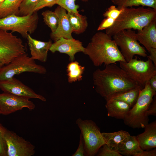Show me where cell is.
Masks as SVG:
<instances>
[{
	"label": "cell",
	"instance_id": "cell-1",
	"mask_svg": "<svg viewBox=\"0 0 156 156\" xmlns=\"http://www.w3.org/2000/svg\"><path fill=\"white\" fill-rule=\"evenodd\" d=\"M105 66L104 69L98 68L93 74L95 90L105 100L116 93L141 86L116 64Z\"/></svg>",
	"mask_w": 156,
	"mask_h": 156
},
{
	"label": "cell",
	"instance_id": "cell-2",
	"mask_svg": "<svg viewBox=\"0 0 156 156\" xmlns=\"http://www.w3.org/2000/svg\"><path fill=\"white\" fill-rule=\"evenodd\" d=\"M83 53L89 56L96 67L126 62L112 36L101 31L92 36Z\"/></svg>",
	"mask_w": 156,
	"mask_h": 156
},
{
	"label": "cell",
	"instance_id": "cell-3",
	"mask_svg": "<svg viewBox=\"0 0 156 156\" xmlns=\"http://www.w3.org/2000/svg\"><path fill=\"white\" fill-rule=\"evenodd\" d=\"M155 20L156 9L144 6L124 8L105 33L112 36L124 30H141Z\"/></svg>",
	"mask_w": 156,
	"mask_h": 156
},
{
	"label": "cell",
	"instance_id": "cell-4",
	"mask_svg": "<svg viewBox=\"0 0 156 156\" xmlns=\"http://www.w3.org/2000/svg\"><path fill=\"white\" fill-rule=\"evenodd\" d=\"M156 92L151 89L148 81L140 91L136 103L123 120L124 124L133 129L144 128L148 123L147 111Z\"/></svg>",
	"mask_w": 156,
	"mask_h": 156
},
{
	"label": "cell",
	"instance_id": "cell-5",
	"mask_svg": "<svg viewBox=\"0 0 156 156\" xmlns=\"http://www.w3.org/2000/svg\"><path fill=\"white\" fill-rule=\"evenodd\" d=\"M47 72L45 67L37 64L35 60L25 53L2 67L0 69V81L9 79L25 72L44 74Z\"/></svg>",
	"mask_w": 156,
	"mask_h": 156
},
{
	"label": "cell",
	"instance_id": "cell-6",
	"mask_svg": "<svg viewBox=\"0 0 156 156\" xmlns=\"http://www.w3.org/2000/svg\"><path fill=\"white\" fill-rule=\"evenodd\" d=\"M38 20L37 12L24 16L10 15L0 18V30L17 32L27 38L29 33L32 34L36 30Z\"/></svg>",
	"mask_w": 156,
	"mask_h": 156
},
{
	"label": "cell",
	"instance_id": "cell-7",
	"mask_svg": "<svg viewBox=\"0 0 156 156\" xmlns=\"http://www.w3.org/2000/svg\"><path fill=\"white\" fill-rule=\"evenodd\" d=\"M76 123L80 129L84 143L86 156H94L105 144L100 129L96 124L91 120L77 119Z\"/></svg>",
	"mask_w": 156,
	"mask_h": 156
},
{
	"label": "cell",
	"instance_id": "cell-8",
	"mask_svg": "<svg viewBox=\"0 0 156 156\" xmlns=\"http://www.w3.org/2000/svg\"><path fill=\"white\" fill-rule=\"evenodd\" d=\"M120 67L133 80L144 87L146 83L156 75V66L151 60L144 61L138 60L137 57L128 62L120 61Z\"/></svg>",
	"mask_w": 156,
	"mask_h": 156
},
{
	"label": "cell",
	"instance_id": "cell-9",
	"mask_svg": "<svg viewBox=\"0 0 156 156\" xmlns=\"http://www.w3.org/2000/svg\"><path fill=\"white\" fill-rule=\"evenodd\" d=\"M113 39L126 62H128L135 55L143 57L147 56L145 48L137 40L136 33L132 29L124 30L113 36Z\"/></svg>",
	"mask_w": 156,
	"mask_h": 156
},
{
	"label": "cell",
	"instance_id": "cell-10",
	"mask_svg": "<svg viewBox=\"0 0 156 156\" xmlns=\"http://www.w3.org/2000/svg\"><path fill=\"white\" fill-rule=\"evenodd\" d=\"M0 129L7 148V156H32L35 147L29 141L0 124Z\"/></svg>",
	"mask_w": 156,
	"mask_h": 156
},
{
	"label": "cell",
	"instance_id": "cell-11",
	"mask_svg": "<svg viewBox=\"0 0 156 156\" xmlns=\"http://www.w3.org/2000/svg\"><path fill=\"white\" fill-rule=\"evenodd\" d=\"M35 105L29 99L7 92L0 94V114L8 115L24 108L33 110Z\"/></svg>",
	"mask_w": 156,
	"mask_h": 156
},
{
	"label": "cell",
	"instance_id": "cell-12",
	"mask_svg": "<svg viewBox=\"0 0 156 156\" xmlns=\"http://www.w3.org/2000/svg\"><path fill=\"white\" fill-rule=\"evenodd\" d=\"M0 89L4 92L29 99H37L44 102L46 101L43 96L37 94L32 89L14 77L0 81Z\"/></svg>",
	"mask_w": 156,
	"mask_h": 156
},
{
	"label": "cell",
	"instance_id": "cell-13",
	"mask_svg": "<svg viewBox=\"0 0 156 156\" xmlns=\"http://www.w3.org/2000/svg\"><path fill=\"white\" fill-rule=\"evenodd\" d=\"M85 47L81 42L79 40L72 38H61L52 43L49 51L52 53L58 51L67 54L71 61L75 59V55L77 53H83Z\"/></svg>",
	"mask_w": 156,
	"mask_h": 156
},
{
	"label": "cell",
	"instance_id": "cell-14",
	"mask_svg": "<svg viewBox=\"0 0 156 156\" xmlns=\"http://www.w3.org/2000/svg\"><path fill=\"white\" fill-rule=\"evenodd\" d=\"M54 11L58 16V23L56 30L50 34L51 39L55 42L61 38H73L72 35L73 31L66 10L59 5Z\"/></svg>",
	"mask_w": 156,
	"mask_h": 156
},
{
	"label": "cell",
	"instance_id": "cell-15",
	"mask_svg": "<svg viewBox=\"0 0 156 156\" xmlns=\"http://www.w3.org/2000/svg\"><path fill=\"white\" fill-rule=\"evenodd\" d=\"M27 39L30 52L31 58L42 62H46L47 60L48 52L52 44L51 41L43 42L32 38L29 34Z\"/></svg>",
	"mask_w": 156,
	"mask_h": 156
},
{
	"label": "cell",
	"instance_id": "cell-16",
	"mask_svg": "<svg viewBox=\"0 0 156 156\" xmlns=\"http://www.w3.org/2000/svg\"><path fill=\"white\" fill-rule=\"evenodd\" d=\"M136 34L138 41L148 52L152 48H156V20L138 30Z\"/></svg>",
	"mask_w": 156,
	"mask_h": 156
},
{
	"label": "cell",
	"instance_id": "cell-17",
	"mask_svg": "<svg viewBox=\"0 0 156 156\" xmlns=\"http://www.w3.org/2000/svg\"><path fill=\"white\" fill-rule=\"evenodd\" d=\"M144 131L136 136L143 150L156 148V121L148 123L144 127Z\"/></svg>",
	"mask_w": 156,
	"mask_h": 156
},
{
	"label": "cell",
	"instance_id": "cell-18",
	"mask_svg": "<svg viewBox=\"0 0 156 156\" xmlns=\"http://www.w3.org/2000/svg\"><path fill=\"white\" fill-rule=\"evenodd\" d=\"M106 101L105 106L109 117L124 120L131 108L127 103L121 101L110 99Z\"/></svg>",
	"mask_w": 156,
	"mask_h": 156
},
{
	"label": "cell",
	"instance_id": "cell-19",
	"mask_svg": "<svg viewBox=\"0 0 156 156\" xmlns=\"http://www.w3.org/2000/svg\"><path fill=\"white\" fill-rule=\"evenodd\" d=\"M105 144L112 150L117 151L130 135L128 132L120 130L112 133H102Z\"/></svg>",
	"mask_w": 156,
	"mask_h": 156
},
{
	"label": "cell",
	"instance_id": "cell-20",
	"mask_svg": "<svg viewBox=\"0 0 156 156\" xmlns=\"http://www.w3.org/2000/svg\"><path fill=\"white\" fill-rule=\"evenodd\" d=\"M14 43L12 35L8 31L0 30V61L4 63L14 49Z\"/></svg>",
	"mask_w": 156,
	"mask_h": 156
},
{
	"label": "cell",
	"instance_id": "cell-21",
	"mask_svg": "<svg viewBox=\"0 0 156 156\" xmlns=\"http://www.w3.org/2000/svg\"><path fill=\"white\" fill-rule=\"evenodd\" d=\"M143 151L140 147L136 137L130 135L117 152L122 155L141 156Z\"/></svg>",
	"mask_w": 156,
	"mask_h": 156
},
{
	"label": "cell",
	"instance_id": "cell-22",
	"mask_svg": "<svg viewBox=\"0 0 156 156\" xmlns=\"http://www.w3.org/2000/svg\"><path fill=\"white\" fill-rule=\"evenodd\" d=\"M143 86H139L126 91L116 93L110 97L106 101L114 99L124 101L127 103L131 108L136 103L140 90Z\"/></svg>",
	"mask_w": 156,
	"mask_h": 156
},
{
	"label": "cell",
	"instance_id": "cell-23",
	"mask_svg": "<svg viewBox=\"0 0 156 156\" xmlns=\"http://www.w3.org/2000/svg\"><path fill=\"white\" fill-rule=\"evenodd\" d=\"M67 15L73 32L79 34L86 30L88 23L86 16L73 12H68Z\"/></svg>",
	"mask_w": 156,
	"mask_h": 156
},
{
	"label": "cell",
	"instance_id": "cell-24",
	"mask_svg": "<svg viewBox=\"0 0 156 156\" xmlns=\"http://www.w3.org/2000/svg\"><path fill=\"white\" fill-rule=\"evenodd\" d=\"M119 9L133 6H146L156 10V0H111Z\"/></svg>",
	"mask_w": 156,
	"mask_h": 156
},
{
	"label": "cell",
	"instance_id": "cell-25",
	"mask_svg": "<svg viewBox=\"0 0 156 156\" xmlns=\"http://www.w3.org/2000/svg\"><path fill=\"white\" fill-rule=\"evenodd\" d=\"M85 70V67L81 65L77 61H71L66 67L68 82L71 83L81 81L82 79V74Z\"/></svg>",
	"mask_w": 156,
	"mask_h": 156
},
{
	"label": "cell",
	"instance_id": "cell-26",
	"mask_svg": "<svg viewBox=\"0 0 156 156\" xmlns=\"http://www.w3.org/2000/svg\"><path fill=\"white\" fill-rule=\"evenodd\" d=\"M22 0H5L0 5V18L12 14L19 15Z\"/></svg>",
	"mask_w": 156,
	"mask_h": 156
},
{
	"label": "cell",
	"instance_id": "cell-27",
	"mask_svg": "<svg viewBox=\"0 0 156 156\" xmlns=\"http://www.w3.org/2000/svg\"><path fill=\"white\" fill-rule=\"evenodd\" d=\"M42 15L45 23L50 28L51 32H55L57 28L58 23V18L55 12L47 10L42 12Z\"/></svg>",
	"mask_w": 156,
	"mask_h": 156
},
{
	"label": "cell",
	"instance_id": "cell-28",
	"mask_svg": "<svg viewBox=\"0 0 156 156\" xmlns=\"http://www.w3.org/2000/svg\"><path fill=\"white\" fill-rule=\"evenodd\" d=\"M40 0H22L19 8V16H24L31 14Z\"/></svg>",
	"mask_w": 156,
	"mask_h": 156
},
{
	"label": "cell",
	"instance_id": "cell-29",
	"mask_svg": "<svg viewBox=\"0 0 156 156\" xmlns=\"http://www.w3.org/2000/svg\"><path fill=\"white\" fill-rule=\"evenodd\" d=\"M76 0H57V4L64 9L68 12H73L79 14L78 9L79 5L75 3ZM83 2H87L89 0H81Z\"/></svg>",
	"mask_w": 156,
	"mask_h": 156
},
{
	"label": "cell",
	"instance_id": "cell-30",
	"mask_svg": "<svg viewBox=\"0 0 156 156\" xmlns=\"http://www.w3.org/2000/svg\"><path fill=\"white\" fill-rule=\"evenodd\" d=\"M123 9H119L115 5H111L107 9L103 16L105 18H110L115 20Z\"/></svg>",
	"mask_w": 156,
	"mask_h": 156
},
{
	"label": "cell",
	"instance_id": "cell-31",
	"mask_svg": "<svg viewBox=\"0 0 156 156\" xmlns=\"http://www.w3.org/2000/svg\"><path fill=\"white\" fill-rule=\"evenodd\" d=\"M98 156H122L118 152L112 150L105 144L99 150Z\"/></svg>",
	"mask_w": 156,
	"mask_h": 156
},
{
	"label": "cell",
	"instance_id": "cell-32",
	"mask_svg": "<svg viewBox=\"0 0 156 156\" xmlns=\"http://www.w3.org/2000/svg\"><path fill=\"white\" fill-rule=\"evenodd\" d=\"M57 0H40L36 6L34 12L45 7H51L57 4Z\"/></svg>",
	"mask_w": 156,
	"mask_h": 156
},
{
	"label": "cell",
	"instance_id": "cell-33",
	"mask_svg": "<svg viewBox=\"0 0 156 156\" xmlns=\"http://www.w3.org/2000/svg\"><path fill=\"white\" fill-rule=\"evenodd\" d=\"M115 20L113 19L105 18L101 22L98 28V31L106 29L110 27L113 24Z\"/></svg>",
	"mask_w": 156,
	"mask_h": 156
},
{
	"label": "cell",
	"instance_id": "cell-34",
	"mask_svg": "<svg viewBox=\"0 0 156 156\" xmlns=\"http://www.w3.org/2000/svg\"><path fill=\"white\" fill-rule=\"evenodd\" d=\"M84 153V146L82 135L80 133V140L78 147L75 153L72 155L73 156H83Z\"/></svg>",
	"mask_w": 156,
	"mask_h": 156
},
{
	"label": "cell",
	"instance_id": "cell-35",
	"mask_svg": "<svg viewBox=\"0 0 156 156\" xmlns=\"http://www.w3.org/2000/svg\"><path fill=\"white\" fill-rule=\"evenodd\" d=\"M0 156H7V146L0 129Z\"/></svg>",
	"mask_w": 156,
	"mask_h": 156
},
{
	"label": "cell",
	"instance_id": "cell-36",
	"mask_svg": "<svg viewBox=\"0 0 156 156\" xmlns=\"http://www.w3.org/2000/svg\"><path fill=\"white\" fill-rule=\"evenodd\" d=\"M152 101L149 106L147 111L146 115L148 116L150 115H156V97L154 96Z\"/></svg>",
	"mask_w": 156,
	"mask_h": 156
},
{
	"label": "cell",
	"instance_id": "cell-37",
	"mask_svg": "<svg viewBox=\"0 0 156 156\" xmlns=\"http://www.w3.org/2000/svg\"><path fill=\"white\" fill-rule=\"evenodd\" d=\"M148 52L150 55L147 56L148 58L150 59L156 66V48H151Z\"/></svg>",
	"mask_w": 156,
	"mask_h": 156
},
{
	"label": "cell",
	"instance_id": "cell-38",
	"mask_svg": "<svg viewBox=\"0 0 156 156\" xmlns=\"http://www.w3.org/2000/svg\"><path fill=\"white\" fill-rule=\"evenodd\" d=\"M148 81L151 89L156 92V75L153 76Z\"/></svg>",
	"mask_w": 156,
	"mask_h": 156
},
{
	"label": "cell",
	"instance_id": "cell-39",
	"mask_svg": "<svg viewBox=\"0 0 156 156\" xmlns=\"http://www.w3.org/2000/svg\"><path fill=\"white\" fill-rule=\"evenodd\" d=\"M156 149H154L151 150L145 151L144 150L141 155V156H156Z\"/></svg>",
	"mask_w": 156,
	"mask_h": 156
},
{
	"label": "cell",
	"instance_id": "cell-40",
	"mask_svg": "<svg viewBox=\"0 0 156 156\" xmlns=\"http://www.w3.org/2000/svg\"><path fill=\"white\" fill-rule=\"evenodd\" d=\"M4 65V64L0 61V69Z\"/></svg>",
	"mask_w": 156,
	"mask_h": 156
},
{
	"label": "cell",
	"instance_id": "cell-41",
	"mask_svg": "<svg viewBox=\"0 0 156 156\" xmlns=\"http://www.w3.org/2000/svg\"><path fill=\"white\" fill-rule=\"evenodd\" d=\"M5 0H0V5Z\"/></svg>",
	"mask_w": 156,
	"mask_h": 156
},
{
	"label": "cell",
	"instance_id": "cell-42",
	"mask_svg": "<svg viewBox=\"0 0 156 156\" xmlns=\"http://www.w3.org/2000/svg\"></svg>",
	"mask_w": 156,
	"mask_h": 156
}]
</instances>
